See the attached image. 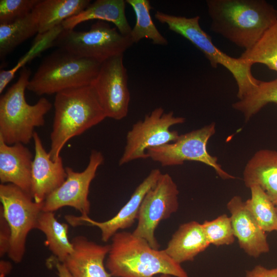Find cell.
I'll list each match as a JSON object with an SVG mask.
<instances>
[{"instance_id": "1", "label": "cell", "mask_w": 277, "mask_h": 277, "mask_svg": "<svg viewBox=\"0 0 277 277\" xmlns=\"http://www.w3.org/2000/svg\"><path fill=\"white\" fill-rule=\"evenodd\" d=\"M206 4L211 30L245 50L277 21V9L264 0H207Z\"/></svg>"}, {"instance_id": "2", "label": "cell", "mask_w": 277, "mask_h": 277, "mask_svg": "<svg viewBox=\"0 0 277 277\" xmlns=\"http://www.w3.org/2000/svg\"><path fill=\"white\" fill-rule=\"evenodd\" d=\"M105 266L113 277H189L164 250L154 249L132 232L118 231L111 239Z\"/></svg>"}, {"instance_id": "3", "label": "cell", "mask_w": 277, "mask_h": 277, "mask_svg": "<svg viewBox=\"0 0 277 277\" xmlns=\"http://www.w3.org/2000/svg\"><path fill=\"white\" fill-rule=\"evenodd\" d=\"M55 94L48 152L53 161L61 156L69 140L107 117L92 85L67 89Z\"/></svg>"}, {"instance_id": "4", "label": "cell", "mask_w": 277, "mask_h": 277, "mask_svg": "<svg viewBox=\"0 0 277 277\" xmlns=\"http://www.w3.org/2000/svg\"><path fill=\"white\" fill-rule=\"evenodd\" d=\"M30 75L29 68H21L17 81L1 96L0 137L9 145L29 143L33 138L34 128L44 125L45 116L52 108L45 97L34 105L26 102L25 91Z\"/></svg>"}, {"instance_id": "5", "label": "cell", "mask_w": 277, "mask_h": 277, "mask_svg": "<svg viewBox=\"0 0 277 277\" xmlns=\"http://www.w3.org/2000/svg\"><path fill=\"white\" fill-rule=\"evenodd\" d=\"M101 65L94 60L58 48L43 59L29 80L27 89L42 95L90 85L96 78Z\"/></svg>"}, {"instance_id": "6", "label": "cell", "mask_w": 277, "mask_h": 277, "mask_svg": "<svg viewBox=\"0 0 277 277\" xmlns=\"http://www.w3.org/2000/svg\"><path fill=\"white\" fill-rule=\"evenodd\" d=\"M160 23L182 36L198 48L209 61L212 67L221 65L231 72L238 88L237 97L241 100L256 87L260 80L251 73L252 65L240 57L234 58L219 49L211 37L201 27L200 16L192 17L176 16L157 11L154 15Z\"/></svg>"}, {"instance_id": "7", "label": "cell", "mask_w": 277, "mask_h": 277, "mask_svg": "<svg viewBox=\"0 0 277 277\" xmlns=\"http://www.w3.org/2000/svg\"><path fill=\"white\" fill-rule=\"evenodd\" d=\"M133 44L129 35L121 34L107 22L97 21L87 31L63 29L54 41L53 46L102 64L123 55Z\"/></svg>"}, {"instance_id": "8", "label": "cell", "mask_w": 277, "mask_h": 277, "mask_svg": "<svg viewBox=\"0 0 277 277\" xmlns=\"http://www.w3.org/2000/svg\"><path fill=\"white\" fill-rule=\"evenodd\" d=\"M0 200V210L11 231L8 254L12 261L18 263L24 257L28 233L36 229L43 203L35 202L30 194L12 184H1Z\"/></svg>"}, {"instance_id": "9", "label": "cell", "mask_w": 277, "mask_h": 277, "mask_svg": "<svg viewBox=\"0 0 277 277\" xmlns=\"http://www.w3.org/2000/svg\"><path fill=\"white\" fill-rule=\"evenodd\" d=\"M185 122L184 117L174 116L172 111L165 112L162 107L154 109L143 120L134 123L127 132L119 165L148 159V149L176 141L179 134L176 131L171 130L170 128Z\"/></svg>"}, {"instance_id": "10", "label": "cell", "mask_w": 277, "mask_h": 277, "mask_svg": "<svg viewBox=\"0 0 277 277\" xmlns=\"http://www.w3.org/2000/svg\"><path fill=\"white\" fill-rule=\"evenodd\" d=\"M215 132V123H211L200 129L179 135L173 142L149 148L147 154L148 158L163 167L181 165L187 161H196L213 168L222 179H234V176L222 168L217 163V158L207 151L208 142Z\"/></svg>"}, {"instance_id": "11", "label": "cell", "mask_w": 277, "mask_h": 277, "mask_svg": "<svg viewBox=\"0 0 277 277\" xmlns=\"http://www.w3.org/2000/svg\"><path fill=\"white\" fill-rule=\"evenodd\" d=\"M179 194L172 177L167 173H162L142 201L137 224L132 233L145 240L153 248L159 249L160 246L155 236V230L161 222L177 211Z\"/></svg>"}, {"instance_id": "12", "label": "cell", "mask_w": 277, "mask_h": 277, "mask_svg": "<svg viewBox=\"0 0 277 277\" xmlns=\"http://www.w3.org/2000/svg\"><path fill=\"white\" fill-rule=\"evenodd\" d=\"M104 162L103 154L93 150L88 164L82 172H76L66 167V179L63 183L49 195L43 202L42 211L54 212L63 207L69 206L77 210L82 216H88L90 203L88 199L90 185L98 167Z\"/></svg>"}, {"instance_id": "13", "label": "cell", "mask_w": 277, "mask_h": 277, "mask_svg": "<svg viewBox=\"0 0 277 277\" xmlns=\"http://www.w3.org/2000/svg\"><path fill=\"white\" fill-rule=\"evenodd\" d=\"M91 85L107 117L121 120L127 116L130 93L123 55L103 62Z\"/></svg>"}, {"instance_id": "14", "label": "cell", "mask_w": 277, "mask_h": 277, "mask_svg": "<svg viewBox=\"0 0 277 277\" xmlns=\"http://www.w3.org/2000/svg\"><path fill=\"white\" fill-rule=\"evenodd\" d=\"M162 172L159 169H153L136 188L128 201L117 214L110 219L104 221H95L88 216L66 215L65 219L73 226L87 225L97 227L101 232V239L107 242L120 230H124L132 226L137 220L140 208L147 192L156 183Z\"/></svg>"}, {"instance_id": "15", "label": "cell", "mask_w": 277, "mask_h": 277, "mask_svg": "<svg viewBox=\"0 0 277 277\" xmlns=\"http://www.w3.org/2000/svg\"><path fill=\"white\" fill-rule=\"evenodd\" d=\"M227 208L240 248L254 258L268 252L270 248L266 232L248 209L245 201L240 196L235 195L228 201Z\"/></svg>"}, {"instance_id": "16", "label": "cell", "mask_w": 277, "mask_h": 277, "mask_svg": "<svg viewBox=\"0 0 277 277\" xmlns=\"http://www.w3.org/2000/svg\"><path fill=\"white\" fill-rule=\"evenodd\" d=\"M33 140L35 155L31 170V195L35 202L43 203L63 183L67 174L62 157L53 161L36 132L34 133Z\"/></svg>"}, {"instance_id": "17", "label": "cell", "mask_w": 277, "mask_h": 277, "mask_svg": "<svg viewBox=\"0 0 277 277\" xmlns=\"http://www.w3.org/2000/svg\"><path fill=\"white\" fill-rule=\"evenodd\" d=\"M71 242L73 252L64 263L72 277H113L104 264L110 244H98L83 236L74 237Z\"/></svg>"}, {"instance_id": "18", "label": "cell", "mask_w": 277, "mask_h": 277, "mask_svg": "<svg viewBox=\"0 0 277 277\" xmlns=\"http://www.w3.org/2000/svg\"><path fill=\"white\" fill-rule=\"evenodd\" d=\"M33 159L30 150L21 143L7 144L0 137V181L12 184L31 195Z\"/></svg>"}, {"instance_id": "19", "label": "cell", "mask_w": 277, "mask_h": 277, "mask_svg": "<svg viewBox=\"0 0 277 277\" xmlns=\"http://www.w3.org/2000/svg\"><path fill=\"white\" fill-rule=\"evenodd\" d=\"M243 181L247 188L260 186L277 206V151H257L245 167Z\"/></svg>"}, {"instance_id": "20", "label": "cell", "mask_w": 277, "mask_h": 277, "mask_svg": "<svg viewBox=\"0 0 277 277\" xmlns=\"http://www.w3.org/2000/svg\"><path fill=\"white\" fill-rule=\"evenodd\" d=\"M209 245L202 224L192 221L179 226L164 250L172 260L181 264L193 261Z\"/></svg>"}, {"instance_id": "21", "label": "cell", "mask_w": 277, "mask_h": 277, "mask_svg": "<svg viewBox=\"0 0 277 277\" xmlns=\"http://www.w3.org/2000/svg\"><path fill=\"white\" fill-rule=\"evenodd\" d=\"M126 1L96 0L76 15L63 22L64 29L72 30L78 24L96 19L113 24L119 32L129 35L132 28L125 14Z\"/></svg>"}, {"instance_id": "22", "label": "cell", "mask_w": 277, "mask_h": 277, "mask_svg": "<svg viewBox=\"0 0 277 277\" xmlns=\"http://www.w3.org/2000/svg\"><path fill=\"white\" fill-rule=\"evenodd\" d=\"M89 0H40L32 12L38 24V34L46 33L77 15L91 3Z\"/></svg>"}, {"instance_id": "23", "label": "cell", "mask_w": 277, "mask_h": 277, "mask_svg": "<svg viewBox=\"0 0 277 277\" xmlns=\"http://www.w3.org/2000/svg\"><path fill=\"white\" fill-rule=\"evenodd\" d=\"M36 229L45 234L49 249L59 262L64 263L73 252V244L68 235V225L59 222L53 212L42 211Z\"/></svg>"}, {"instance_id": "24", "label": "cell", "mask_w": 277, "mask_h": 277, "mask_svg": "<svg viewBox=\"0 0 277 277\" xmlns=\"http://www.w3.org/2000/svg\"><path fill=\"white\" fill-rule=\"evenodd\" d=\"M38 31L37 21L33 12L13 22L0 24L1 60Z\"/></svg>"}, {"instance_id": "25", "label": "cell", "mask_w": 277, "mask_h": 277, "mask_svg": "<svg viewBox=\"0 0 277 277\" xmlns=\"http://www.w3.org/2000/svg\"><path fill=\"white\" fill-rule=\"evenodd\" d=\"M135 15V24L129 34L133 44L147 38L154 45L165 46L168 40L160 32L154 25L151 15L152 8L148 0H126Z\"/></svg>"}, {"instance_id": "26", "label": "cell", "mask_w": 277, "mask_h": 277, "mask_svg": "<svg viewBox=\"0 0 277 277\" xmlns=\"http://www.w3.org/2000/svg\"><path fill=\"white\" fill-rule=\"evenodd\" d=\"M269 103L277 104V78L270 81H260L256 87L232 107L242 112L247 122Z\"/></svg>"}, {"instance_id": "27", "label": "cell", "mask_w": 277, "mask_h": 277, "mask_svg": "<svg viewBox=\"0 0 277 277\" xmlns=\"http://www.w3.org/2000/svg\"><path fill=\"white\" fill-rule=\"evenodd\" d=\"M239 57L251 65L263 64L277 72V21L251 48L245 50Z\"/></svg>"}, {"instance_id": "28", "label": "cell", "mask_w": 277, "mask_h": 277, "mask_svg": "<svg viewBox=\"0 0 277 277\" xmlns=\"http://www.w3.org/2000/svg\"><path fill=\"white\" fill-rule=\"evenodd\" d=\"M251 197L246 206L260 227L265 232H277V209L264 190L259 186L249 188Z\"/></svg>"}, {"instance_id": "29", "label": "cell", "mask_w": 277, "mask_h": 277, "mask_svg": "<svg viewBox=\"0 0 277 277\" xmlns=\"http://www.w3.org/2000/svg\"><path fill=\"white\" fill-rule=\"evenodd\" d=\"M63 29L62 26L60 25L46 33L38 34L30 49L14 67L9 70H1L0 93L3 92L7 85L14 78L19 68L24 67L26 64L38 56L44 50L53 47L54 41Z\"/></svg>"}, {"instance_id": "30", "label": "cell", "mask_w": 277, "mask_h": 277, "mask_svg": "<svg viewBox=\"0 0 277 277\" xmlns=\"http://www.w3.org/2000/svg\"><path fill=\"white\" fill-rule=\"evenodd\" d=\"M202 225L210 245L221 246L234 243L235 237L231 219L226 214L211 221H205Z\"/></svg>"}, {"instance_id": "31", "label": "cell", "mask_w": 277, "mask_h": 277, "mask_svg": "<svg viewBox=\"0 0 277 277\" xmlns=\"http://www.w3.org/2000/svg\"><path fill=\"white\" fill-rule=\"evenodd\" d=\"M40 0H1L0 24H8L32 12Z\"/></svg>"}, {"instance_id": "32", "label": "cell", "mask_w": 277, "mask_h": 277, "mask_svg": "<svg viewBox=\"0 0 277 277\" xmlns=\"http://www.w3.org/2000/svg\"><path fill=\"white\" fill-rule=\"evenodd\" d=\"M11 231L3 212L0 210V256L8 253L11 241Z\"/></svg>"}, {"instance_id": "33", "label": "cell", "mask_w": 277, "mask_h": 277, "mask_svg": "<svg viewBox=\"0 0 277 277\" xmlns=\"http://www.w3.org/2000/svg\"><path fill=\"white\" fill-rule=\"evenodd\" d=\"M245 277H277V267L268 269L258 265L247 271Z\"/></svg>"}, {"instance_id": "34", "label": "cell", "mask_w": 277, "mask_h": 277, "mask_svg": "<svg viewBox=\"0 0 277 277\" xmlns=\"http://www.w3.org/2000/svg\"><path fill=\"white\" fill-rule=\"evenodd\" d=\"M58 277H72L64 263L57 261L54 264Z\"/></svg>"}, {"instance_id": "35", "label": "cell", "mask_w": 277, "mask_h": 277, "mask_svg": "<svg viewBox=\"0 0 277 277\" xmlns=\"http://www.w3.org/2000/svg\"><path fill=\"white\" fill-rule=\"evenodd\" d=\"M12 269L11 264L6 261H0V277H5L9 274Z\"/></svg>"}, {"instance_id": "36", "label": "cell", "mask_w": 277, "mask_h": 277, "mask_svg": "<svg viewBox=\"0 0 277 277\" xmlns=\"http://www.w3.org/2000/svg\"><path fill=\"white\" fill-rule=\"evenodd\" d=\"M156 277H172V276L167 274H161Z\"/></svg>"}, {"instance_id": "37", "label": "cell", "mask_w": 277, "mask_h": 277, "mask_svg": "<svg viewBox=\"0 0 277 277\" xmlns=\"http://www.w3.org/2000/svg\"><path fill=\"white\" fill-rule=\"evenodd\" d=\"M276 209H277V206H276Z\"/></svg>"}]
</instances>
